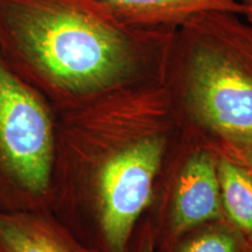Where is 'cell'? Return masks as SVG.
Returning <instances> with one entry per match:
<instances>
[{
	"mask_svg": "<svg viewBox=\"0 0 252 252\" xmlns=\"http://www.w3.org/2000/svg\"><path fill=\"white\" fill-rule=\"evenodd\" d=\"M174 33L103 0H0V56L60 113L161 87Z\"/></svg>",
	"mask_w": 252,
	"mask_h": 252,
	"instance_id": "obj_1",
	"label": "cell"
},
{
	"mask_svg": "<svg viewBox=\"0 0 252 252\" xmlns=\"http://www.w3.org/2000/svg\"><path fill=\"white\" fill-rule=\"evenodd\" d=\"M176 87L197 121L231 144H252V23L208 12L176 28Z\"/></svg>",
	"mask_w": 252,
	"mask_h": 252,
	"instance_id": "obj_2",
	"label": "cell"
},
{
	"mask_svg": "<svg viewBox=\"0 0 252 252\" xmlns=\"http://www.w3.org/2000/svg\"><path fill=\"white\" fill-rule=\"evenodd\" d=\"M58 113L0 56V210H49Z\"/></svg>",
	"mask_w": 252,
	"mask_h": 252,
	"instance_id": "obj_3",
	"label": "cell"
},
{
	"mask_svg": "<svg viewBox=\"0 0 252 252\" xmlns=\"http://www.w3.org/2000/svg\"><path fill=\"white\" fill-rule=\"evenodd\" d=\"M0 252H97L49 210H0Z\"/></svg>",
	"mask_w": 252,
	"mask_h": 252,
	"instance_id": "obj_4",
	"label": "cell"
},
{
	"mask_svg": "<svg viewBox=\"0 0 252 252\" xmlns=\"http://www.w3.org/2000/svg\"><path fill=\"white\" fill-rule=\"evenodd\" d=\"M219 176L209 154L191 157L182 169L174 196L172 232L175 237L208 220L220 219Z\"/></svg>",
	"mask_w": 252,
	"mask_h": 252,
	"instance_id": "obj_5",
	"label": "cell"
},
{
	"mask_svg": "<svg viewBox=\"0 0 252 252\" xmlns=\"http://www.w3.org/2000/svg\"><path fill=\"white\" fill-rule=\"evenodd\" d=\"M119 19L132 26L176 30L208 12L242 15L243 0H103Z\"/></svg>",
	"mask_w": 252,
	"mask_h": 252,
	"instance_id": "obj_6",
	"label": "cell"
},
{
	"mask_svg": "<svg viewBox=\"0 0 252 252\" xmlns=\"http://www.w3.org/2000/svg\"><path fill=\"white\" fill-rule=\"evenodd\" d=\"M217 176L222 208L252 245V172L234 159H220Z\"/></svg>",
	"mask_w": 252,
	"mask_h": 252,
	"instance_id": "obj_7",
	"label": "cell"
},
{
	"mask_svg": "<svg viewBox=\"0 0 252 252\" xmlns=\"http://www.w3.org/2000/svg\"><path fill=\"white\" fill-rule=\"evenodd\" d=\"M173 252H252V245L237 230H207L176 245Z\"/></svg>",
	"mask_w": 252,
	"mask_h": 252,
	"instance_id": "obj_8",
	"label": "cell"
},
{
	"mask_svg": "<svg viewBox=\"0 0 252 252\" xmlns=\"http://www.w3.org/2000/svg\"><path fill=\"white\" fill-rule=\"evenodd\" d=\"M232 159L252 172V144H231Z\"/></svg>",
	"mask_w": 252,
	"mask_h": 252,
	"instance_id": "obj_9",
	"label": "cell"
},
{
	"mask_svg": "<svg viewBox=\"0 0 252 252\" xmlns=\"http://www.w3.org/2000/svg\"><path fill=\"white\" fill-rule=\"evenodd\" d=\"M135 252H156L153 237L150 232H146V234L144 235V237L139 242V245H138Z\"/></svg>",
	"mask_w": 252,
	"mask_h": 252,
	"instance_id": "obj_10",
	"label": "cell"
},
{
	"mask_svg": "<svg viewBox=\"0 0 252 252\" xmlns=\"http://www.w3.org/2000/svg\"><path fill=\"white\" fill-rule=\"evenodd\" d=\"M242 7H243L242 17H244L248 21L252 23V0H243L242 1Z\"/></svg>",
	"mask_w": 252,
	"mask_h": 252,
	"instance_id": "obj_11",
	"label": "cell"
}]
</instances>
